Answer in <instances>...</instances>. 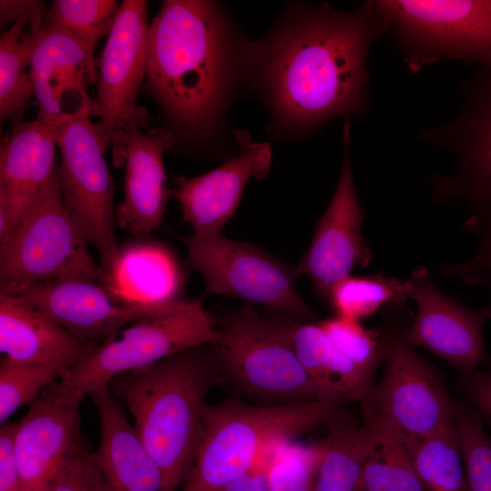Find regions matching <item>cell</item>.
Wrapping results in <instances>:
<instances>
[{
    "label": "cell",
    "instance_id": "6da1fadb",
    "mask_svg": "<svg viewBox=\"0 0 491 491\" xmlns=\"http://www.w3.org/2000/svg\"><path fill=\"white\" fill-rule=\"evenodd\" d=\"M390 30L376 0L349 11L288 3L247 53L246 91L269 113V135L299 142L334 118L365 115L371 103L368 54Z\"/></svg>",
    "mask_w": 491,
    "mask_h": 491
},
{
    "label": "cell",
    "instance_id": "7a4b0ae2",
    "mask_svg": "<svg viewBox=\"0 0 491 491\" xmlns=\"http://www.w3.org/2000/svg\"><path fill=\"white\" fill-rule=\"evenodd\" d=\"M250 43L219 2H163L150 24L142 91L157 104L175 149L194 155L239 149L241 130L230 129L226 115L246 91Z\"/></svg>",
    "mask_w": 491,
    "mask_h": 491
},
{
    "label": "cell",
    "instance_id": "3957f363",
    "mask_svg": "<svg viewBox=\"0 0 491 491\" xmlns=\"http://www.w3.org/2000/svg\"><path fill=\"white\" fill-rule=\"evenodd\" d=\"M224 384L211 344L121 374L108 388L124 404L134 428L158 465L161 491H176L195 462L204 429L206 396Z\"/></svg>",
    "mask_w": 491,
    "mask_h": 491
},
{
    "label": "cell",
    "instance_id": "277c9868",
    "mask_svg": "<svg viewBox=\"0 0 491 491\" xmlns=\"http://www.w3.org/2000/svg\"><path fill=\"white\" fill-rule=\"evenodd\" d=\"M340 406L323 401L252 406L235 399L206 405L183 491H220L254 467L275 443L325 425Z\"/></svg>",
    "mask_w": 491,
    "mask_h": 491
},
{
    "label": "cell",
    "instance_id": "5b68a950",
    "mask_svg": "<svg viewBox=\"0 0 491 491\" xmlns=\"http://www.w3.org/2000/svg\"><path fill=\"white\" fill-rule=\"evenodd\" d=\"M269 312L261 315L249 305L217 309V337L211 345L224 384L263 406L326 402Z\"/></svg>",
    "mask_w": 491,
    "mask_h": 491
},
{
    "label": "cell",
    "instance_id": "8992f818",
    "mask_svg": "<svg viewBox=\"0 0 491 491\" xmlns=\"http://www.w3.org/2000/svg\"><path fill=\"white\" fill-rule=\"evenodd\" d=\"M216 320L199 298H182L147 311L95 346L58 380L66 393L89 396L115 376L186 349L212 344Z\"/></svg>",
    "mask_w": 491,
    "mask_h": 491
},
{
    "label": "cell",
    "instance_id": "52a82bcc",
    "mask_svg": "<svg viewBox=\"0 0 491 491\" xmlns=\"http://www.w3.org/2000/svg\"><path fill=\"white\" fill-rule=\"evenodd\" d=\"M88 245L65 205L56 169L15 230L0 244V292L13 294L70 276L102 284V270Z\"/></svg>",
    "mask_w": 491,
    "mask_h": 491
},
{
    "label": "cell",
    "instance_id": "ba28073f",
    "mask_svg": "<svg viewBox=\"0 0 491 491\" xmlns=\"http://www.w3.org/2000/svg\"><path fill=\"white\" fill-rule=\"evenodd\" d=\"M376 2L411 73L449 60L491 66V7L486 0Z\"/></svg>",
    "mask_w": 491,
    "mask_h": 491
},
{
    "label": "cell",
    "instance_id": "9c48e42d",
    "mask_svg": "<svg viewBox=\"0 0 491 491\" xmlns=\"http://www.w3.org/2000/svg\"><path fill=\"white\" fill-rule=\"evenodd\" d=\"M187 263L205 282V292L262 305L303 322L316 313L296 291L298 275L291 266L262 248L228 239L222 234L180 235Z\"/></svg>",
    "mask_w": 491,
    "mask_h": 491
},
{
    "label": "cell",
    "instance_id": "30bf717a",
    "mask_svg": "<svg viewBox=\"0 0 491 491\" xmlns=\"http://www.w3.org/2000/svg\"><path fill=\"white\" fill-rule=\"evenodd\" d=\"M460 91L458 114L441 125L421 128L417 138L456 160L452 175L428 177L432 203H463L475 215L491 205V66H480L460 84Z\"/></svg>",
    "mask_w": 491,
    "mask_h": 491
},
{
    "label": "cell",
    "instance_id": "8fae6325",
    "mask_svg": "<svg viewBox=\"0 0 491 491\" xmlns=\"http://www.w3.org/2000/svg\"><path fill=\"white\" fill-rule=\"evenodd\" d=\"M53 131L61 154L57 179L65 205L97 250L104 279L121 248L115 230V185L105 151L90 117L66 121Z\"/></svg>",
    "mask_w": 491,
    "mask_h": 491
},
{
    "label": "cell",
    "instance_id": "7c38bea8",
    "mask_svg": "<svg viewBox=\"0 0 491 491\" xmlns=\"http://www.w3.org/2000/svg\"><path fill=\"white\" fill-rule=\"evenodd\" d=\"M149 28L147 2L124 0L96 64L101 115L95 126L103 150L113 147L116 167L125 129L136 125L147 130L151 122L136 102L147 75Z\"/></svg>",
    "mask_w": 491,
    "mask_h": 491
},
{
    "label": "cell",
    "instance_id": "4fadbf2b",
    "mask_svg": "<svg viewBox=\"0 0 491 491\" xmlns=\"http://www.w3.org/2000/svg\"><path fill=\"white\" fill-rule=\"evenodd\" d=\"M381 380L358 403L382 417L404 438H424L454 418L456 401L436 370L391 327Z\"/></svg>",
    "mask_w": 491,
    "mask_h": 491
},
{
    "label": "cell",
    "instance_id": "5bb4252c",
    "mask_svg": "<svg viewBox=\"0 0 491 491\" xmlns=\"http://www.w3.org/2000/svg\"><path fill=\"white\" fill-rule=\"evenodd\" d=\"M341 135L343 160L336 190L296 266L298 276L309 278L316 295L326 301L335 284L372 260V250L362 234L366 214L353 176L350 118L344 119Z\"/></svg>",
    "mask_w": 491,
    "mask_h": 491
},
{
    "label": "cell",
    "instance_id": "9a60e30c",
    "mask_svg": "<svg viewBox=\"0 0 491 491\" xmlns=\"http://www.w3.org/2000/svg\"><path fill=\"white\" fill-rule=\"evenodd\" d=\"M23 41L38 104L37 119L50 128L81 117H100L97 101L88 94L97 82L95 55L77 39L55 28L27 31Z\"/></svg>",
    "mask_w": 491,
    "mask_h": 491
},
{
    "label": "cell",
    "instance_id": "2e32d148",
    "mask_svg": "<svg viewBox=\"0 0 491 491\" xmlns=\"http://www.w3.org/2000/svg\"><path fill=\"white\" fill-rule=\"evenodd\" d=\"M407 280L416 315L403 330L402 339L444 359L461 376L476 372L488 357L482 312L443 293L425 266L416 267Z\"/></svg>",
    "mask_w": 491,
    "mask_h": 491
},
{
    "label": "cell",
    "instance_id": "e0dca14e",
    "mask_svg": "<svg viewBox=\"0 0 491 491\" xmlns=\"http://www.w3.org/2000/svg\"><path fill=\"white\" fill-rule=\"evenodd\" d=\"M58 381L29 406L15 436L21 491H47L78 439L85 397L60 389Z\"/></svg>",
    "mask_w": 491,
    "mask_h": 491
},
{
    "label": "cell",
    "instance_id": "ac0fdd59",
    "mask_svg": "<svg viewBox=\"0 0 491 491\" xmlns=\"http://www.w3.org/2000/svg\"><path fill=\"white\" fill-rule=\"evenodd\" d=\"M271 162L270 144L254 142L241 130L237 153L221 165L195 177L176 176L171 195L179 203L183 221L192 226L193 235L222 234L239 206L247 182L252 177L265 178Z\"/></svg>",
    "mask_w": 491,
    "mask_h": 491
},
{
    "label": "cell",
    "instance_id": "d6986e66",
    "mask_svg": "<svg viewBox=\"0 0 491 491\" xmlns=\"http://www.w3.org/2000/svg\"><path fill=\"white\" fill-rule=\"evenodd\" d=\"M13 294L78 341L92 346L102 344L142 314L155 309L126 306L101 283L85 276L51 280Z\"/></svg>",
    "mask_w": 491,
    "mask_h": 491
},
{
    "label": "cell",
    "instance_id": "ffe728a7",
    "mask_svg": "<svg viewBox=\"0 0 491 491\" xmlns=\"http://www.w3.org/2000/svg\"><path fill=\"white\" fill-rule=\"evenodd\" d=\"M175 145L174 135L164 126L143 133L131 125L124 131L118 165L125 166L124 197L115 207V225L138 238H147L163 223L172 191L164 154Z\"/></svg>",
    "mask_w": 491,
    "mask_h": 491
},
{
    "label": "cell",
    "instance_id": "44dd1931",
    "mask_svg": "<svg viewBox=\"0 0 491 491\" xmlns=\"http://www.w3.org/2000/svg\"><path fill=\"white\" fill-rule=\"evenodd\" d=\"M0 148V244L17 226L43 186L57 169L55 137L38 119L23 114L11 119Z\"/></svg>",
    "mask_w": 491,
    "mask_h": 491
},
{
    "label": "cell",
    "instance_id": "7402d4cb",
    "mask_svg": "<svg viewBox=\"0 0 491 491\" xmlns=\"http://www.w3.org/2000/svg\"><path fill=\"white\" fill-rule=\"evenodd\" d=\"M89 396L98 414L100 440L93 457L110 491H161V470L108 386Z\"/></svg>",
    "mask_w": 491,
    "mask_h": 491
},
{
    "label": "cell",
    "instance_id": "603a6c76",
    "mask_svg": "<svg viewBox=\"0 0 491 491\" xmlns=\"http://www.w3.org/2000/svg\"><path fill=\"white\" fill-rule=\"evenodd\" d=\"M102 285L126 306L158 308L184 298L185 276L165 246L139 242L120 248L117 261Z\"/></svg>",
    "mask_w": 491,
    "mask_h": 491
},
{
    "label": "cell",
    "instance_id": "cb8c5ba5",
    "mask_svg": "<svg viewBox=\"0 0 491 491\" xmlns=\"http://www.w3.org/2000/svg\"><path fill=\"white\" fill-rule=\"evenodd\" d=\"M294 351L326 402L346 405L360 401L374 386L375 374L344 356L319 323L303 322L273 312Z\"/></svg>",
    "mask_w": 491,
    "mask_h": 491
},
{
    "label": "cell",
    "instance_id": "d4e9b609",
    "mask_svg": "<svg viewBox=\"0 0 491 491\" xmlns=\"http://www.w3.org/2000/svg\"><path fill=\"white\" fill-rule=\"evenodd\" d=\"M95 346L71 336L20 296L0 292V351L16 365L81 359Z\"/></svg>",
    "mask_w": 491,
    "mask_h": 491
},
{
    "label": "cell",
    "instance_id": "484cf974",
    "mask_svg": "<svg viewBox=\"0 0 491 491\" xmlns=\"http://www.w3.org/2000/svg\"><path fill=\"white\" fill-rule=\"evenodd\" d=\"M359 405L364 491H426L401 435L369 407Z\"/></svg>",
    "mask_w": 491,
    "mask_h": 491
},
{
    "label": "cell",
    "instance_id": "4316f807",
    "mask_svg": "<svg viewBox=\"0 0 491 491\" xmlns=\"http://www.w3.org/2000/svg\"><path fill=\"white\" fill-rule=\"evenodd\" d=\"M325 426L327 435L313 491H364L362 480V425L344 406Z\"/></svg>",
    "mask_w": 491,
    "mask_h": 491
},
{
    "label": "cell",
    "instance_id": "83f0119b",
    "mask_svg": "<svg viewBox=\"0 0 491 491\" xmlns=\"http://www.w3.org/2000/svg\"><path fill=\"white\" fill-rule=\"evenodd\" d=\"M404 440L426 491H467L455 418L424 438Z\"/></svg>",
    "mask_w": 491,
    "mask_h": 491
},
{
    "label": "cell",
    "instance_id": "f1b7e54d",
    "mask_svg": "<svg viewBox=\"0 0 491 491\" xmlns=\"http://www.w3.org/2000/svg\"><path fill=\"white\" fill-rule=\"evenodd\" d=\"M409 299L408 280L382 274L348 276L331 288L326 302L336 316L360 321Z\"/></svg>",
    "mask_w": 491,
    "mask_h": 491
},
{
    "label": "cell",
    "instance_id": "f546056e",
    "mask_svg": "<svg viewBox=\"0 0 491 491\" xmlns=\"http://www.w3.org/2000/svg\"><path fill=\"white\" fill-rule=\"evenodd\" d=\"M119 7L115 0H55L46 10L43 28L66 32L94 55L99 41L110 33Z\"/></svg>",
    "mask_w": 491,
    "mask_h": 491
},
{
    "label": "cell",
    "instance_id": "4dcf8cb0",
    "mask_svg": "<svg viewBox=\"0 0 491 491\" xmlns=\"http://www.w3.org/2000/svg\"><path fill=\"white\" fill-rule=\"evenodd\" d=\"M78 360L57 359L42 364L0 362V424L8 422L24 405H30L46 387L60 380Z\"/></svg>",
    "mask_w": 491,
    "mask_h": 491
},
{
    "label": "cell",
    "instance_id": "1f68e13d",
    "mask_svg": "<svg viewBox=\"0 0 491 491\" xmlns=\"http://www.w3.org/2000/svg\"><path fill=\"white\" fill-rule=\"evenodd\" d=\"M27 22L16 21L0 37V117L11 119L23 113L34 95L29 57L23 41Z\"/></svg>",
    "mask_w": 491,
    "mask_h": 491
},
{
    "label": "cell",
    "instance_id": "d6a6232c",
    "mask_svg": "<svg viewBox=\"0 0 491 491\" xmlns=\"http://www.w3.org/2000/svg\"><path fill=\"white\" fill-rule=\"evenodd\" d=\"M321 454V443L301 446L291 439L278 441L266 471L267 490L313 491Z\"/></svg>",
    "mask_w": 491,
    "mask_h": 491
},
{
    "label": "cell",
    "instance_id": "836d02e7",
    "mask_svg": "<svg viewBox=\"0 0 491 491\" xmlns=\"http://www.w3.org/2000/svg\"><path fill=\"white\" fill-rule=\"evenodd\" d=\"M319 324L335 347L356 366L375 374L378 365L385 361L392 328L366 329L360 321L338 316Z\"/></svg>",
    "mask_w": 491,
    "mask_h": 491
},
{
    "label": "cell",
    "instance_id": "e575fe53",
    "mask_svg": "<svg viewBox=\"0 0 491 491\" xmlns=\"http://www.w3.org/2000/svg\"><path fill=\"white\" fill-rule=\"evenodd\" d=\"M454 418L467 491H491V438L486 433L482 416L466 401H456Z\"/></svg>",
    "mask_w": 491,
    "mask_h": 491
},
{
    "label": "cell",
    "instance_id": "d590c367",
    "mask_svg": "<svg viewBox=\"0 0 491 491\" xmlns=\"http://www.w3.org/2000/svg\"><path fill=\"white\" fill-rule=\"evenodd\" d=\"M464 228L479 237L475 254L468 259L445 264L439 272L470 286L491 288V205L478 214L470 215Z\"/></svg>",
    "mask_w": 491,
    "mask_h": 491
},
{
    "label": "cell",
    "instance_id": "8d00e7d4",
    "mask_svg": "<svg viewBox=\"0 0 491 491\" xmlns=\"http://www.w3.org/2000/svg\"><path fill=\"white\" fill-rule=\"evenodd\" d=\"M47 491H110L84 436L75 444Z\"/></svg>",
    "mask_w": 491,
    "mask_h": 491
},
{
    "label": "cell",
    "instance_id": "74e56055",
    "mask_svg": "<svg viewBox=\"0 0 491 491\" xmlns=\"http://www.w3.org/2000/svg\"><path fill=\"white\" fill-rule=\"evenodd\" d=\"M456 389L465 401L491 426V369L460 376Z\"/></svg>",
    "mask_w": 491,
    "mask_h": 491
},
{
    "label": "cell",
    "instance_id": "f35d334b",
    "mask_svg": "<svg viewBox=\"0 0 491 491\" xmlns=\"http://www.w3.org/2000/svg\"><path fill=\"white\" fill-rule=\"evenodd\" d=\"M18 421L7 422L0 429V491H21V479L15 454Z\"/></svg>",
    "mask_w": 491,
    "mask_h": 491
},
{
    "label": "cell",
    "instance_id": "ab89813d",
    "mask_svg": "<svg viewBox=\"0 0 491 491\" xmlns=\"http://www.w3.org/2000/svg\"><path fill=\"white\" fill-rule=\"evenodd\" d=\"M45 4L40 0H1L0 25L6 26L16 21L25 20L30 25V31L37 32L43 28Z\"/></svg>",
    "mask_w": 491,
    "mask_h": 491
},
{
    "label": "cell",
    "instance_id": "60d3db41",
    "mask_svg": "<svg viewBox=\"0 0 491 491\" xmlns=\"http://www.w3.org/2000/svg\"><path fill=\"white\" fill-rule=\"evenodd\" d=\"M276 443L269 447L254 467L220 491H268L266 483V471L272 450Z\"/></svg>",
    "mask_w": 491,
    "mask_h": 491
},
{
    "label": "cell",
    "instance_id": "b9f144b4",
    "mask_svg": "<svg viewBox=\"0 0 491 491\" xmlns=\"http://www.w3.org/2000/svg\"><path fill=\"white\" fill-rule=\"evenodd\" d=\"M488 291L491 293V288H489ZM481 312L486 320L491 319V303L482 309Z\"/></svg>",
    "mask_w": 491,
    "mask_h": 491
},
{
    "label": "cell",
    "instance_id": "7bdbcfd3",
    "mask_svg": "<svg viewBox=\"0 0 491 491\" xmlns=\"http://www.w3.org/2000/svg\"><path fill=\"white\" fill-rule=\"evenodd\" d=\"M486 1H487L488 5L491 7V0H486Z\"/></svg>",
    "mask_w": 491,
    "mask_h": 491
}]
</instances>
